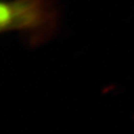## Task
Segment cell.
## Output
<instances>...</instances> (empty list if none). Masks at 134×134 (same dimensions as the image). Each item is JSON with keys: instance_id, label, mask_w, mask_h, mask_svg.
I'll return each mask as SVG.
<instances>
[{"instance_id": "cell-1", "label": "cell", "mask_w": 134, "mask_h": 134, "mask_svg": "<svg viewBox=\"0 0 134 134\" xmlns=\"http://www.w3.org/2000/svg\"><path fill=\"white\" fill-rule=\"evenodd\" d=\"M58 9L55 0H9L0 7V27L18 31L29 45H41L56 34Z\"/></svg>"}]
</instances>
